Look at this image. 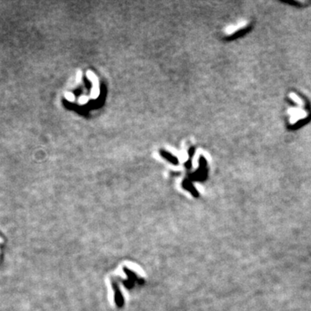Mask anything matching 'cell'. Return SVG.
<instances>
[{"label": "cell", "instance_id": "obj_1", "mask_svg": "<svg viewBox=\"0 0 311 311\" xmlns=\"http://www.w3.org/2000/svg\"><path fill=\"white\" fill-rule=\"evenodd\" d=\"M86 75L88 77V79L92 82V98H97L100 92V89H99V86H98V80L96 78V76L94 75L92 71H88L86 73Z\"/></svg>", "mask_w": 311, "mask_h": 311}, {"label": "cell", "instance_id": "obj_2", "mask_svg": "<svg viewBox=\"0 0 311 311\" xmlns=\"http://www.w3.org/2000/svg\"><path fill=\"white\" fill-rule=\"evenodd\" d=\"M65 97H66V99L68 100H70V101H73L74 100V94H73V93H71V92H66L65 93Z\"/></svg>", "mask_w": 311, "mask_h": 311}, {"label": "cell", "instance_id": "obj_3", "mask_svg": "<svg viewBox=\"0 0 311 311\" xmlns=\"http://www.w3.org/2000/svg\"><path fill=\"white\" fill-rule=\"evenodd\" d=\"M4 244V239L0 236V259H1V255H2V249H1V246L2 245Z\"/></svg>", "mask_w": 311, "mask_h": 311}, {"label": "cell", "instance_id": "obj_4", "mask_svg": "<svg viewBox=\"0 0 311 311\" xmlns=\"http://www.w3.org/2000/svg\"><path fill=\"white\" fill-rule=\"evenodd\" d=\"M87 100H88V99H87V98H86V97H85V98H80V103L84 104V103H86V102L87 101Z\"/></svg>", "mask_w": 311, "mask_h": 311}]
</instances>
